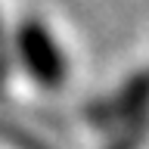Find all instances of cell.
Wrapping results in <instances>:
<instances>
[{
	"label": "cell",
	"instance_id": "2",
	"mask_svg": "<svg viewBox=\"0 0 149 149\" xmlns=\"http://www.w3.org/2000/svg\"><path fill=\"white\" fill-rule=\"evenodd\" d=\"M137 140H140V127H137V130H134V134H130V137H127V140H124V143H121V146H118V149H134V146H137Z\"/></svg>",
	"mask_w": 149,
	"mask_h": 149
},
{
	"label": "cell",
	"instance_id": "1",
	"mask_svg": "<svg viewBox=\"0 0 149 149\" xmlns=\"http://www.w3.org/2000/svg\"><path fill=\"white\" fill-rule=\"evenodd\" d=\"M25 56H28V62H31V68H34V74L44 84H59L62 81V59L56 53L53 40H50L40 28H31V31H28Z\"/></svg>",
	"mask_w": 149,
	"mask_h": 149
}]
</instances>
